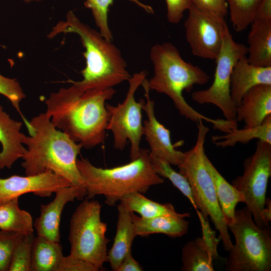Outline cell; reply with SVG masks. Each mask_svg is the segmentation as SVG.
I'll return each instance as SVG.
<instances>
[{"label":"cell","instance_id":"1","mask_svg":"<svg viewBox=\"0 0 271 271\" xmlns=\"http://www.w3.org/2000/svg\"><path fill=\"white\" fill-rule=\"evenodd\" d=\"M51 93L45 101L53 124L83 148L91 149L104 142L108 120L106 101L113 88L82 90L75 84Z\"/></svg>","mask_w":271,"mask_h":271},{"label":"cell","instance_id":"2","mask_svg":"<svg viewBox=\"0 0 271 271\" xmlns=\"http://www.w3.org/2000/svg\"><path fill=\"white\" fill-rule=\"evenodd\" d=\"M154 66V75L144 82L149 90L165 94L173 101L179 113L192 121H205L215 129L227 132L234 127L232 120L213 119L194 109L184 98V91H190L196 85L207 84L210 79L208 74L197 65L186 62L178 49L170 42L156 44L150 50Z\"/></svg>","mask_w":271,"mask_h":271},{"label":"cell","instance_id":"3","mask_svg":"<svg viewBox=\"0 0 271 271\" xmlns=\"http://www.w3.org/2000/svg\"><path fill=\"white\" fill-rule=\"evenodd\" d=\"M29 136L22 167L26 175L51 171L66 179L72 185L83 186L77 166V157L82 146L57 128L46 112L35 116L26 125Z\"/></svg>","mask_w":271,"mask_h":271},{"label":"cell","instance_id":"4","mask_svg":"<svg viewBox=\"0 0 271 271\" xmlns=\"http://www.w3.org/2000/svg\"><path fill=\"white\" fill-rule=\"evenodd\" d=\"M61 33L77 34L85 48L83 55L86 65L81 71L82 79L69 82L85 91L113 88L130 78L120 50L99 32L82 22L73 11L67 13L65 21L52 28L48 37L52 38Z\"/></svg>","mask_w":271,"mask_h":271},{"label":"cell","instance_id":"5","mask_svg":"<svg viewBox=\"0 0 271 271\" xmlns=\"http://www.w3.org/2000/svg\"><path fill=\"white\" fill-rule=\"evenodd\" d=\"M77 166L83 180L87 199L103 195L105 203L114 206L125 195L134 192L145 193L153 186L162 184L163 178L155 171L150 152L141 149L138 158L111 168H101L87 159L77 160Z\"/></svg>","mask_w":271,"mask_h":271},{"label":"cell","instance_id":"6","mask_svg":"<svg viewBox=\"0 0 271 271\" xmlns=\"http://www.w3.org/2000/svg\"><path fill=\"white\" fill-rule=\"evenodd\" d=\"M197 123V134L195 144L184 152V157L178 166L179 172L188 180L198 210L207 219L209 217L219 231V238L224 249L232 247L228 229L218 203L214 183L205 164L204 145L209 128L203 120Z\"/></svg>","mask_w":271,"mask_h":271},{"label":"cell","instance_id":"7","mask_svg":"<svg viewBox=\"0 0 271 271\" xmlns=\"http://www.w3.org/2000/svg\"><path fill=\"white\" fill-rule=\"evenodd\" d=\"M235 243L228 251L227 271H270L271 229L259 227L245 206L235 210V220L228 226Z\"/></svg>","mask_w":271,"mask_h":271},{"label":"cell","instance_id":"8","mask_svg":"<svg viewBox=\"0 0 271 271\" xmlns=\"http://www.w3.org/2000/svg\"><path fill=\"white\" fill-rule=\"evenodd\" d=\"M101 206L97 200L87 199L72 214L70 222V255L81 258L102 270L107 261V224L101 220Z\"/></svg>","mask_w":271,"mask_h":271},{"label":"cell","instance_id":"9","mask_svg":"<svg viewBox=\"0 0 271 271\" xmlns=\"http://www.w3.org/2000/svg\"><path fill=\"white\" fill-rule=\"evenodd\" d=\"M147 73L142 71L134 73L128 80L129 87L124 101L113 106L106 103L108 114L107 130L112 132L115 149L123 150L128 141L130 143L131 160L139 156L143 123L142 111L145 101H137L134 94L146 78Z\"/></svg>","mask_w":271,"mask_h":271},{"label":"cell","instance_id":"10","mask_svg":"<svg viewBox=\"0 0 271 271\" xmlns=\"http://www.w3.org/2000/svg\"><path fill=\"white\" fill-rule=\"evenodd\" d=\"M247 53V47L235 42L228 28L215 60L213 81L208 88L194 91L192 99L200 104H213L222 111L226 119L236 120V106L230 96V79L235 64Z\"/></svg>","mask_w":271,"mask_h":271},{"label":"cell","instance_id":"11","mask_svg":"<svg viewBox=\"0 0 271 271\" xmlns=\"http://www.w3.org/2000/svg\"><path fill=\"white\" fill-rule=\"evenodd\" d=\"M271 176V144L257 140L255 151L243 163V172L232 184L243 195L246 207L259 227L264 226L261 212L265 206L268 181Z\"/></svg>","mask_w":271,"mask_h":271},{"label":"cell","instance_id":"12","mask_svg":"<svg viewBox=\"0 0 271 271\" xmlns=\"http://www.w3.org/2000/svg\"><path fill=\"white\" fill-rule=\"evenodd\" d=\"M184 28L192 54L203 59L216 60L228 28L225 19L209 14L192 4Z\"/></svg>","mask_w":271,"mask_h":271},{"label":"cell","instance_id":"13","mask_svg":"<svg viewBox=\"0 0 271 271\" xmlns=\"http://www.w3.org/2000/svg\"><path fill=\"white\" fill-rule=\"evenodd\" d=\"M71 185L66 179L51 171L0 178V205L29 193L41 197H49L53 193Z\"/></svg>","mask_w":271,"mask_h":271},{"label":"cell","instance_id":"14","mask_svg":"<svg viewBox=\"0 0 271 271\" xmlns=\"http://www.w3.org/2000/svg\"><path fill=\"white\" fill-rule=\"evenodd\" d=\"M142 85L144 87L146 98L143 109L147 116V119L143 123V135L150 147V153L171 165L178 166L183 160L184 152L177 150L172 144L170 131L156 118L155 103L150 99V90L144 81Z\"/></svg>","mask_w":271,"mask_h":271},{"label":"cell","instance_id":"15","mask_svg":"<svg viewBox=\"0 0 271 271\" xmlns=\"http://www.w3.org/2000/svg\"><path fill=\"white\" fill-rule=\"evenodd\" d=\"M54 199L47 204H42L40 215L36 218L34 226L38 236L59 242L60 222L62 211L66 204L75 199L81 200L86 195L83 186L71 185L55 193Z\"/></svg>","mask_w":271,"mask_h":271},{"label":"cell","instance_id":"16","mask_svg":"<svg viewBox=\"0 0 271 271\" xmlns=\"http://www.w3.org/2000/svg\"><path fill=\"white\" fill-rule=\"evenodd\" d=\"M259 85H271V66L253 65L249 63L247 56L239 59L233 67L230 79V96L236 108L249 89Z\"/></svg>","mask_w":271,"mask_h":271},{"label":"cell","instance_id":"17","mask_svg":"<svg viewBox=\"0 0 271 271\" xmlns=\"http://www.w3.org/2000/svg\"><path fill=\"white\" fill-rule=\"evenodd\" d=\"M271 115V85H259L249 89L236 108L235 120L246 127L260 124Z\"/></svg>","mask_w":271,"mask_h":271},{"label":"cell","instance_id":"18","mask_svg":"<svg viewBox=\"0 0 271 271\" xmlns=\"http://www.w3.org/2000/svg\"><path fill=\"white\" fill-rule=\"evenodd\" d=\"M22 125V122L12 119L0 105V170L10 169L26 151L23 146L25 134L21 132Z\"/></svg>","mask_w":271,"mask_h":271},{"label":"cell","instance_id":"19","mask_svg":"<svg viewBox=\"0 0 271 271\" xmlns=\"http://www.w3.org/2000/svg\"><path fill=\"white\" fill-rule=\"evenodd\" d=\"M188 212L178 215H163L144 218L131 212L136 236H147L153 234H164L170 237H179L188 231L189 223L184 218L190 217Z\"/></svg>","mask_w":271,"mask_h":271},{"label":"cell","instance_id":"20","mask_svg":"<svg viewBox=\"0 0 271 271\" xmlns=\"http://www.w3.org/2000/svg\"><path fill=\"white\" fill-rule=\"evenodd\" d=\"M118 219L116 231L112 247L107 252V261L113 270L117 267L125 257L131 252L133 240L136 237L131 212L121 204L117 206Z\"/></svg>","mask_w":271,"mask_h":271},{"label":"cell","instance_id":"21","mask_svg":"<svg viewBox=\"0 0 271 271\" xmlns=\"http://www.w3.org/2000/svg\"><path fill=\"white\" fill-rule=\"evenodd\" d=\"M205 164L213 180L217 200L228 227L235 220L236 205L239 203H244L243 195L232 184L227 181L206 155Z\"/></svg>","mask_w":271,"mask_h":271},{"label":"cell","instance_id":"22","mask_svg":"<svg viewBox=\"0 0 271 271\" xmlns=\"http://www.w3.org/2000/svg\"><path fill=\"white\" fill-rule=\"evenodd\" d=\"M247 37V59L250 64L271 66V21H253Z\"/></svg>","mask_w":271,"mask_h":271},{"label":"cell","instance_id":"23","mask_svg":"<svg viewBox=\"0 0 271 271\" xmlns=\"http://www.w3.org/2000/svg\"><path fill=\"white\" fill-rule=\"evenodd\" d=\"M217 249L203 236L186 243L182 250L183 271H214L213 261Z\"/></svg>","mask_w":271,"mask_h":271},{"label":"cell","instance_id":"24","mask_svg":"<svg viewBox=\"0 0 271 271\" xmlns=\"http://www.w3.org/2000/svg\"><path fill=\"white\" fill-rule=\"evenodd\" d=\"M59 242L35 237L32 250L31 271H57L63 257Z\"/></svg>","mask_w":271,"mask_h":271},{"label":"cell","instance_id":"25","mask_svg":"<svg viewBox=\"0 0 271 271\" xmlns=\"http://www.w3.org/2000/svg\"><path fill=\"white\" fill-rule=\"evenodd\" d=\"M213 143L217 147H233L238 143L246 144L256 139L271 144V115L259 125L252 127L236 128L221 136H213Z\"/></svg>","mask_w":271,"mask_h":271},{"label":"cell","instance_id":"26","mask_svg":"<svg viewBox=\"0 0 271 271\" xmlns=\"http://www.w3.org/2000/svg\"><path fill=\"white\" fill-rule=\"evenodd\" d=\"M19 198H15L0 205V230L20 233L34 232L31 215L21 209Z\"/></svg>","mask_w":271,"mask_h":271},{"label":"cell","instance_id":"27","mask_svg":"<svg viewBox=\"0 0 271 271\" xmlns=\"http://www.w3.org/2000/svg\"><path fill=\"white\" fill-rule=\"evenodd\" d=\"M125 208L130 212H137L144 218H151L163 215H178L172 204H161L149 199L142 193L134 192L124 196L120 201Z\"/></svg>","mask_w":271,"mask_h":271},{"label":"cell","instance_id":"28","mask_svg":"<svg viewBox=\"0 0 271 271\" xmlns=\"http://www.w3.org/2000/svg\"><path fill=\"white\" fill-rule=\"evenodd\" d=\"M114 0H85L84 6L91 11L95 23L99 32L107 40L112 42L113 36L109 28L108 15L109 7ZM143 9L147 13L154 14L152 7L141 2L139 0H129Z\"/></svg>","mask_w":271,"mask_h":271},{"label":"cell","instance_id":"29","mask_svg":"<svg viewBox=\"0 0 271 271\" xmlns=\"http://www.w3.org/2000/svg\"><path fill=\"white\" fill-rule=\"evenodd\" d=\"M261 0H227L228 12L235 31L242 32L252 23Z\"/></svg>","mask_w":271,"mask_h":271},{"label":"cell","instance_id":"30","mask_svg":"<svg viewBox=\"0 0 271 271\" xmlns=\"http://www.w3.org/2000/svg\"><path fill=\"white\" fill-rule=\"evenodd\" d=\"M151 162L156 172L161 177L168 179L190 201L194 208L198 210L193 193L187 179L177 172L167 162L151 154Z\"/></svg>","mask_w":271,"mask_h":271},{"label":"cell","instance_id":"31","mask_svg":"<svg viewBox=\"0 0 271 271\" xmlns=\"http://www.w3.org/2000/svg\"><path fill=\"white\" fill-rule=\"evenodd\" d=\"M33 232L22 233L15 247L9 271H31Z\"/></svg>","mask_w":271,"mask_h":271},{"label":"cell","instance_id":"32","mask_svg":"<svg viewBox=\"0 0 271 271\" xmlns=\"http://www.w3.org/2000/svg\"><path fill=\"white\" fill-rule=\"evenodd\" d=\"M0 94L7 97L16 109L26 124L28 122L22 114L20 107L21 101L26 95L16 79L9 78L0 74Z\"/></svg>","mask_w":271,"mask_h":271},{"label":"cell","instance_id":"33","mask_svg":"<svg viewBox=\"0 0 271 271\" xmlns=\"http://www.w3.org/2000/svg\"><path fill=\"white\" fill-rule=\"evenodd\" d=\"M22 234L0 230V271H9L15 247Z\"/></svg>","mask_w":271,"mask_h":271},{"label":"cell","instance_id":"34","mask_svg":"<svg viewBox=\"0 0 271 271\" xmlns=\"http://www.w3.org/2000/svg\"><path fill=\"white\" fill-rule=\"evenodd\" d=\"M167 6V17L172 24L179 23L183 17L184 13L192 4V0H165Z\"/></svg>","mask_w":271,"mask_h":271},{"label":"cell","instance_id":"35","mask_svg":"<svg viewBox=\"0 0 271 271\" xmlns=\"http://www.w3.org/2000/svg\"><path fill=\"white\" fill-rule=\"evenodd\" d=\"M198 8L220 18L225 19L228 14L227 0H192Z\"/></svg>","mask_w":271,"mask_h":271},{"label":"cell","instance_id":"36","mask_svg":"<svg viewBox=\"0 0 271 271\" xmlns=\"http://www.w3.org/2000/svg\"><path fill=\"white\" fill-rule=\"evenodd\" d=\"M98 269L87 261L69 255L63 256L57 271H98Z\"/></svg>","mask_w":271,"mask_h":271},{"label":"cell","instance_id":"37","mask_svg":"<svg viewBox=\"0 0 271 271\" xmlns=\"http://www.w3.org/2000/svg\"><path fill=\"white\" fill-rule=\"evenodd\" d=\"M253 21H271V0H261L255 10Z\"/></svg>","mask_w":271,"mask_h":271},{"label":"cell","instance_id":"38","mask_svg":"<svg viewBox=\"0 0 271 271\" xmlns=\"http://www.w3.org/2000/svg\"><path fill=\"white\" fill-rule=\"evenodd\" d=\"M143 268L134 259L131 252L126 255L123 258L116 271H142Z\"/></svg>","mask_w":271,"mask_h":271},{"label":"cell","instance_id":"39","mask_svg":"<svg viewBox=\"0 0 271 271\" xmlns=\"http://www.w3.org/2000/svg\"><path fill=\"white\" fill-rule=\"evenodd\" d=\"M261 218L264 226H269L271 221V201L269 198H266L265 206L261 212Z\"/></svg>","mask_w":271,"mask_h":271},{"label":"cell","instance_id":"40","mask_svg":"<svg viewBox=\"0 0 271 271\" xmlns=\"http://www.w3.org/2000/svg\"><path fill=\"white\" fill-rule=\"evenodd\" d=\"M42 0H24V1L27 3H30L32 2H39Z\"/></svg>","mask_w":271,"mask_h":271}]
</instances>
